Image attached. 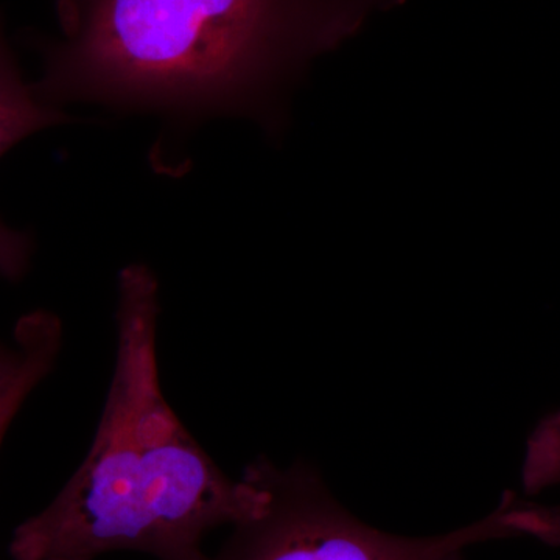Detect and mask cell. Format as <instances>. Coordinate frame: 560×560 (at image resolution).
Returning <instances> with one entry per match:
<instances>
[{"label":"cell","instance_id":"6da1fadb","mask_svg":"<svg viewBox=\"0 0 560 560\" xmlns=\"http://www.w3.org/2000/svg\"><path fill=\"white\" fill-rule=\"evenodd\" d=\"M405 0H83L79 27L35 39L40 101L156 113L180 127L245 116L285 125L283 94L375 11Z\"/></svg>","mask_w":560,"mask_h":560},{"label":"cell","instance_id":"7a4b0ae2","mask_svg":"<svg viewBox=\"0 0 560 560\" xmlns=\"http://www.w3.org/2000/svg\"><path fill=\"white\" fill-rule=\"evenodd\" d=\"M160 283L147 265L119 275L117 355L90 452L57 497L11 536L13 560H95L132 551L209 560L206 536L256 514L264 492L234 481L180 422L162 393Z\"/></svg>","mask_w":560,"mask_h":560},{"label":"cell","instance_id":"3957f363","mask_svg":"<svg viewBox=\"0 0 560 560\" xmlns=\"http://www.w3.org/2000/svg\"><path fill=\"white\" fill-rule=\"evenodd\" d=\"M243 475L260 486L264 501L256 514L232 526L209 560H448L482 541L529 536L555 545L560 537L559 508L523 501L514 492L471 525L407 537L360 521L308 464L280 469L257 459Z\"/></svg>","mask_w":560,"mask_h":560},{"label":"cell","instance_id":"277c9868","mask_svg":"<svg viewBox=\"0 0 560 560\" xmlns=\"http://www.w3.org/2000/svg\"><path fill=\"white\" fill-rule=\"evenodd\" d=\"M60 108L40 101L24 79L0 14V158L36 132L70 121ZM33 238L0 219V278L21 280L31 268Z\"/></svg>","mask_w":560,"mask_h":560},{"label":"cell","instance_id":"5b68a950","mask_svg":"<svg viewBox=\"0 0 560 560\" xmlns=\"http://www.w3.org/2000/svg\"><path fill=\"white\" fill-rule=\"evenodd\" d=\"M18 357L13 370L0 381V447L22 405L50 374L62 346V324L51 312L22 316L14 327Z\"/></svg>","mask_w":560,"mask_h":560},{"label":"cell","instance_id":"8992f818","mask_svg":"<svg viewBox=\"0 0 560 560\" xmlns=\"http://www.w3.org/2000/svg\"><path fill=\"white\" fill-rule=\"evenodd\" d=\"M522 481L528 493H539L560 485V410L540 420L530 433Z\"/></svg>","mask_w":560,"mask_h":560},{"label":"cell","instance_id":"52a82bcc","mask_svg":"<svg viewBox=\"0 0 560 560\" xmlns=\"http://www.w3.org/2000/svg\"><path fill=\"white\" fill-rule=\"evenodd\" d=\"M55 10H57L58 21H60L62 36L72 35L79 27L81 3L83 0H54Z\"/></svg>","mask_w":560,"mask_h":560},{"label":"cell","instance_id":"ba28073f","mask_svg":"<svg viewBox=\"0 0 560 560\" xmlns=\"http://www.w3.org/2000/svg\"><path fill=\"white\" fill-rule=\"evenodd\" d=\"M18 355H20V352H18L16 345L5 346L0 342V381L13 370Z\"/></svg>","mask_w":560,"mask_h":560},{"label":"cell","instance_id":"9c48e42d","mask_svg":"<svg viewBox=\"0 0 560 560\" xmlns=\"http://www.w3.org/2000/svg\"><path fill=\"white\" fill-rule=\"evenodd\" d=\"M448 560H463V556H455V558L448 559Z\"/></svg>","mask_w":560,"mask_h":560}]
</instances>
